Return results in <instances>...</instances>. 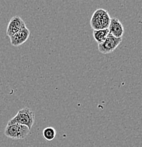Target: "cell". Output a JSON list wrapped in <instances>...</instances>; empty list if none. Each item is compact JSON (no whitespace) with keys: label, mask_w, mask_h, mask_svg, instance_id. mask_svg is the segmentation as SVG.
<instances>
[{"label":"cell","mask_w":142,"mask_h":147,"mask_svg":"<svg viewBox=\"0 0 142 147\" xmlns=\"http://www.w3.org/2000/svg\"><path fill=\"white\" fill-rule=\"evenodd\" d=\"M110 16L106 10L97 9L93 14L91 19V26L94 30L108 28L110 22Z\"/></svg>","instance_id":"cell-1"},{"label":"cell","mask_w":142,"mask_h":147,"mask_svg":"<svg viewBox=\"0 0 142 147\" xmlns=\"http://www.w3.org/2000/svg\"><path fill=\"white\" fill-rule=\"evenodd\" d=\"M35 120L34 113L28 108H22L17 113V114L10 119L7 124H15L17 123L19 125H24L31 129Z\"/></svg>","instance_id":"cell-2"},{"label":"cell","mask_w":142,"mask_h":147,"mask_svg":"<svg viewBox=\"0 0 142 147\" xmlns=\"http://www.w3.org/2000/svg\"><path fill=\"white\" fill-rule=\"evenodd\" d=\"M30 132L28 127L19 124H7L4 129V134L12 139H24Z\"/></svg>","instance_id":"cell-3"},{"label":"cell","mask_w":142,"mask_h":147,"mask_svg":"<svg viewBox=\"0 0 142 147\" xmlns=\"http://www.w3.org/2000/svg\"><path fill=\"white\" fill-rule=\"evenodd\" d=\"M122 40V38H115L109 33L104 42L98 45L99 52L103 54H109L112 53L120 45Z\"/></svg>","instance_id":"cell-4"},{"label":"cell","mask_w":142,"mask_h":147,"mask_svg":"<svg viewBox=\"0 0 142 147\" xmlns=\"http://www.w3.org/2000/svg\"><path fill=\"white\" fill-rule=\"evenodd\" d=\"M25 27H26V25L24 20L19 16H14L11 18L9 22L7 29V35L11 38Z\"/></svg>","instance_id":"cell-5"},{"label":"cell","mask_w":142,"mask_h":147,"mask_svg":"<svg viewBox=\"0 0 142 147\" xmlns=\"http://www.w3.org/2000/svg\"><path fill=\"white\" fill-rule=\"evenodd\" d=\"M109 33L115 38H122L125 33V28L120 20L117 18H111L110 25L108 26Z\"/></svg>","instance_id":"cell-6"},{"label":"cell","mask_w":142,"mask_h":147,"mask_svg":"<svg viewBox=\"0 0 142 147\" xmlns=\"http://www.w3.org/2000/svg\"><path fill=\"white\" fill-rule=\"evenodd\" d=\"M29 36H30V30L27 28V27L24 28L19 33L9 38L11 44L14 47L21 45L28 40Z\"/></svg>","instance_id":"cell-7"},{"label":"cell","mask_w":142,"mask_h":147,"mask_svg":"<svg viewBox=\"0 0 142 147\" xmlns=\"http://www.w3.org/2000/svg\"><path fill=\"white\" fill-rule=\"evenodd\" d=\"M93 34H94V38L95 40L99 45V44L103 43L105 40L108 34H109V30H108V28H106L103 29V30H94Z\"/></svg>","instance_id":"cell-8"},{"label":"cell","mask_w":142,"mask_h":147,"mask_svg":"<svg viewBox=\"0 0 142 147\" xmlns=\"http://www.w3.org/2000/svg\"><path fill=\"white\" fill-rule=\"evenodd\" d=\"M42 135L47 141H49V142L52 141L56 137L55 129L52 127H48L45 128L43 129V131H42Z\"/></svg>","instance_id":"cell-9"}]
</instances>
